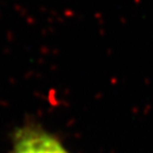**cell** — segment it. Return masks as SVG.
<instances>
[{
	"label": "cell",
	"mask_w": 153,
	"mask_h": 153,
	"mask_svg": "<svg viewBox=\"0 0 153 153\" xmlns=\"http://www.w3.org/2000/svg\"><path fill=\"white\" fill-rule=\"evenodd\" d=\"M11 153H68L56 137L40 129L26 128L15 137Z\"/></svg>",
	"instance_id": "1"
}]
</instances>
